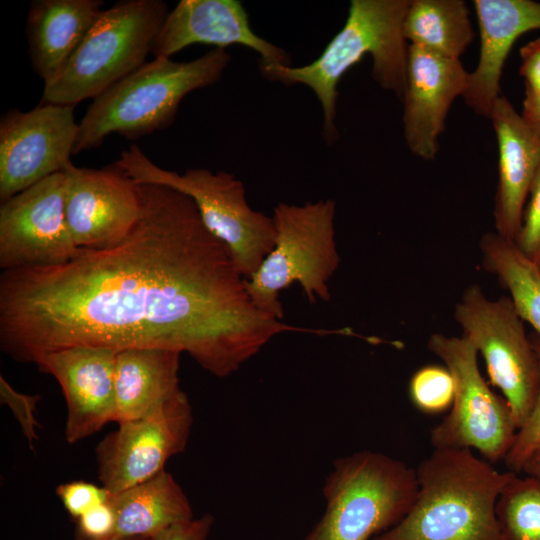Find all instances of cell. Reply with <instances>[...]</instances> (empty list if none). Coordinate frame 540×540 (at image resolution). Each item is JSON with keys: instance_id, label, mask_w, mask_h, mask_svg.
<instances>
[{"instance_id": "6da1fadb", "label": "cell", "mask_w": 540, "mask_h": 540, "mask_svg": "<svg viewBox=\"0 0 540 540\" xmlns=\"http://www.w3.org/2000/svg\"><path fill=\"white\" fill-rule=\"evenodd\" d=\"M138 190V218L119 243L56 266L2 271L4 353L34 363L73 346L167 348L224 378L280 333H313L255 306L191 198L161 185Z\"/></svg>"}, {"instance_id": "7a4b0ae2", "label": "cell", "mask_w": 540, "mask_h": 540, "mask_svg": "<svg viewBox=\"0 0 540 540\" xmlns=\"http://www.w3.org/2000/svg\"><path fill=\"white\" fill-rule=\"evenodd\" d=\"M470 449H434L416 468L418 489L405 517L372 540H503L497 499L513 477Z\"/></svg>"}, {"instance_id": "3957f363", "label": "cell", "mask_w": 540, "mask_h": 540, "mask_svg": "<svg viewBox=\"0 0 540 540\" xmlns=\"http://www.w3.org/2000/svg\"><path fill=\"white\" fill-rule=\"evenodd\" d=\"M409 0H352L344 26L311 63L261 65L262 75L287 85L310 88L323 112V134L334 142L337 86L342 76L369 54L378 85L402 101L406 88L408 46L403 20Z\"/></svg>"}, {"instance_id": "277c9868", "label": "cell", "mask_w": 540, "mask_h": 540, "mask_svg": "<svg viewBox=\"0 0 540 540\" xmlns=\"http://www.w3.org/2000/svg\"><path fill=\"white\" fill-rule=\"evenodd\" d=\"M231 61L224 48L177 62L154 58L93 99L79 122L73 154L99 147L117 133L136 140L174 121L182 99L219 81Z\"/></svg>"}, {"instance_id": "5b68a950", "label": "cell", "mask_w": 540, "mask_h": 540, "mask_svg": "<svg viewBox=\"0 0 540 540\" xmlns=\"http://www.w3.org/2000/svg\"><path fill=\"white\" fill-rule=\"evenodd\" d=\"M418 489L416 469L363 450L336 459L326 477V508L304 540H372L398 524Z\"/></svg>"}, {"instance_id": "8992f818", "label": "cell", "mask_w": 540, "mask_h": 540, "mask_svg": "<svg viewBox=\"0 0 540 540\" xmlns=\"http://www.w3.org/2000/svg\"><path fill=\"white\" fill-rule=\"evenodd\" d=\"M336 205L331 199L279 203L272 215L275 244L246 279V290L263 313L282 320L280 292L297 283L310 303L329 301V281L340 263L335 240Z\"/></svg>"}, {"instance_id": "52a82bcc", "label": "cell", "mask_w": 540, "mask_h": 540, "mask_svg": "<svg viewBox=\"0 0 540 540\" xmlns=\"http://www.w3.org/2000/svg\"><path fill=\"white\" fill-rule=\"evenodd\" d=\"M162 0H122L103 10L57 75L42 103L74 106L96 98L142 66L168 15Z\"/></svg>"}, {"instance_id": "ba28073f", "label": "cell", "mask_w": 540, "mask_h": 540, "mask_svg": "<svg viewBox=\"0 0 540 540\" xmlns=\"http://www.w3.org/2000/svg\"><path fill=\"white\" fill-rule=\"evenodd\" d=\"M114 165L137 184L167 186L191 198L206 228L225 245L246 279L272 250L276 238L272 216L250 207L242 181L233 174L205 168L182 174L166 170L136 144L123 150Z\"/></svg>"}, {"instance_id": "9c48e42d", "label": "cell", "mask_w": 540, "mask_h": 540, "mask_svg": "<svg viewBox=\"0 0 540 540\" xmlns=\"http://www.w3.org/2000/svg\"><path fill=\"white\" fill-rule=\"evenodd\" d=\"M427 347L455 383L448 415L430 432L434 449H475L491 464L504 461L518 429L507 400L483 378L475 345L463 336L433 333Z\"/></svg>"}, {"instance_id": "30bf717a", "label": "cell", "mask_w": 540, "mask_h": 540, "mask_svg": "<svg viewBox=\"0 0 540 540\" xmlns=\"http://www.w3.org/2000/svg\"><path fill=\"white\" fill-rule=\"evenodd\" d=\"M463 337L484 359L490 383L510 405L519 429L528 419L540 387L537 353L510 298H488L479 284L468 285L454 307Z\"/></svg>"}, {"instance_id": "8fae6325", "label": "cell", "mask_w": 540, "mask_h": 540, "mask_svg": "<svg viewBox=\"0 0 540 540\" xmlns=\"http://www.w3.org/2000/svg\"><path fill=\"white\" fill-rule=\"evenodd\" d=\"M79 123L74 106L41 103L11 109L0 121V200L4 202L72 162Z\"/></svg>"}, {"instance_id": "7c38bea8", "label": "cell", "mask_w": 540, "mask_h": 540, "mask_svg": "<svg viewBox=\"0 0 540 540\" xmlns=\"http://www.w3.org/2000/svg\"><path fill=\"white\" fill-rule=\"evenodd\" d=\"M79 249L65 216V174L55 173L0 206V268L50 267Z\"/></svg>"}, {"instance_id": "4fadbf2b", "label": "cell", "mask_w": 540, "mask_h": 540, "mask_svg": "<svg viewBox=\"0 0 540 540\" xmlns=\"http://www.w3.org/2000/svg\"><path fill=\"white\" fill-rule=\"evenodd\" d=\"M192 423L184 392L155 413L119 423L96 447L101 485L116 494L164 471L166 462L186 448Z\"/></svg>"}, {"instance_id": "5bb4252c", "label": "cell", "mask_w": 540, "mask_h": 540, "mask_svg": "<svg viewBox=\"0 0 540 540\" xmlns=\"http://www.w3.org/2000/svg\"><path fill=\"white\" fill-rule=\"evenodd\" d=\"M65 174V216L79 249H104L119 243L140 210L138 184L114 164L103 169L79 168Z\"/></svg>"}, {"instance_id": "9a60e30c", "label": "cell", "mask_w": 540, "mask_h": 540, "mask_svg": "<svg viewBox=\"0 0 540 540\" xmlns=\"http://www.w3.org/2000/svg\"><path fill=\"white\" fill-rule=\"evenodd\" d=\"M117 351L73 346L40 355L35 364L61 386L67 407L65 438L77 443L115 422Z\"/></svg>"}, {"instance_id": "2e32d148", "label": "cell", "mask_w": 540, "mask_h": 540, "mask_svg": "<svg viewBox=\"0 0 540 540\" xmlns=\"http://www.w3.org/2000/svg\"><path fill=\"white\" fill-rule=\"evenodd\" d=\"M468 79L459 59L409 44L403 127L405 141L415 156L425 160L436 157L448 112L466 91Z\"/></svg>"}, {"instance_id": "e0dca14e", "label": "cell", "mask_w": 540, "mask_h": 540, "mask_svg": "<svg viewBox=\"0 0 540 540\" xmlns=\"http://www.w3.org/2000/svg\"><path fill=\"white\" fill-rule=\"evenodd\" d=\"M194 44L255 51L261 65H290L288 54L256 34L238 0H181L168 13L152 48L154 58H171Z\"/></svg>"}, {"instance_id": "ac0fdd59", "label": "cell", "mask_w": 540, "mask_h": 540, "mask_svg": "<svg viewBox=\"0 0 540 540\" xmlns=\"http://www.w3.org/2000/svg\"><path fill=\"white\" fill-rule=\"evenodd\" d=\"M489 119L498 144L495 232L514 241L540 168V125L519 114L503 95L493 104Z\"/></svg>"}, {"instance_id": "d6986e66", "label": "cell", "mask_w": 540, "mask_h": 540, "mask_svg": "<svg viewBox=\"0 0 540 540\" xmlns=\"http://www.w3.org/2000/svg\"><path fill=\"white\" fill-rule=\"evenodd\" d=\"M473 6L480 32V53L462 97L476 115L489 118L501 95L500 79L514 42L522 34L540 29V2L474 0Z\"/></svg>"}, {"instance_id": "ffe728a7", "label": "cell", "mask_w": 540, "mask_h": 540, "mask_svg": "<svg viewBox=\"0 0 540 540\" xmlns=\"http://www.w3.org/2000/svg\"><path fill=\"white\" fill-rule=\"evenodd\" d=\"M102 0H35L26 25L32 67L50 82L103 12Z\"/></svg>"}, {"instance_id": "44dd1931", "label": "cell", "mask_w": 540, "mask_h": 540, "mask_svg": "<svg viewBox=\"0 0 540 540\" xmlns=\"http://www.w3.org/2000/svg\"><path fill=\"white\" fill-rule=\"evenodd\" d=\"M181 354L158 347L130 348L117 353V424L155 413L183 392L178 377Z\"/></svg>"}, {"instance_id": "7402d4cb", "label": "cell", "mask_w": 540, "mask_h": 540, "mask_svg": "<svg viewBox=\"0 0 540 540\" xmlns=\"http://www.w3.org/2000/svg\"><path fill=\"white\" fill-rule=\"evenodd\" d=\"M108 502L116 518L110 539L152 538L176 523L194 518L189 499L166 470L119 493H110Z\"/></svg>"}, {"instance_id": "603a6c76", "label": "cell", "mask_w": 540, "mask_h": 540, "mask_svg": "<svg viewBox=\"0 0 540 540\" xmlns=\"http://www.w3.org/2000/svg\"><path fill=\"white\" fill-rule=\"evenodd\" d=\"M403 35L410 45L459 60L475 38L463 0H409Z\"/></svg>"}, {"instance_id": "cb8c5ba5", "label": "cell", "mask_w": 540, "mask_h": 540, "mask_svg": "<svg viewBox=\"0 0 540 540\" xmlns=\"http://www.w3.org/2000/svg\"><path fill=\"white\" fill-rule=\"evenodd\" d=\"M479 249L483 268L497 277L517 314L540 336V268L513 240L496 232L483 234Z\"/></svg>"}, {"instance_id": "d4e9b609", "label": "cell", "mask_w": 540, "mask_h": 540, "mask_svg": "<svg viewBox=\"0 0 540 540\" xmlns=\"http://www.w3.org/2000/svg\"><path fill=\"white\" fill-rule=\"evenodd\" d=\"M503 540H540V481L514 474L496 503Z\"/></svg>"}, {"instance_id": "484cf974", "label": "cell", "mask_w": 540, "mask_h": 540, "mask_svg": "<svg viewBox=\"0 0 540 540\" xmlns=\"http://www.w3.org/2000/svg\"><path fill=\"white\" fill-rule=\"evenodd\" d=\"M408 392L418 410L436 415L451 408L455 383L445 365L429 364L415 371L409 381Z\"/></svg>"}, {"instance_id": "4316f807", "label": "cell", "mask_w": 540, "mask_h": 540, "mask_svg": "<svg viewBox=\"0 0 540 540\" xmlns=\"http://www.w3.org/2000/svg\"><path fill=\"white\" fill-rule=\"evenodd\" d=\"M537 353L540 368V336L529 335ZM540 448V387L534 407L526 422L517 430L513 445L504 459L507 469L519 474L526 460Z\"/></svg>"}, {"instance_id": "83f0119b", "label": "cell", "mask_w": 540, "mask_h": 540, "mask_svg": "<svg viewBox=\"0 0 540 540\" xmlns=\"http://www.w3.org/2000/svg\"><path fill=\"white\" fill-rule=\"evenodd\" d=\"M514 242L540 268V168L531 186Z\"/></svg>"}, {"instance_id": "f1b7e54d", "label": "cell", "mask_w": 540, "mask_h": 540, "mask_svg": "<svg viewBox=\"0 0 540 540\" xmlns=\"http://www.w3.org/2000/svg\"><path fill=\"white\" fill-rule=\"evenodd\" d=\"M56 494L66 511L77 520L93 507L108 501L110 492L102 485L78 480L61 484Z\"/></svg>"}, {"instance_id": "f546056e", "label": "cell", "mask_w": 540, "mask_h": 540, "mask_svg": "<svg viewBox=\"0 0 540 540\" xmlns=\"http://www.w3.org/2000/svg\"><path fill=\"white\" fill-rule=\"evenodd\" d=\"M0 396L1 402L9 406L21 425L30 446L33 447V442L38 439L37 428L39 424L35 417V411L40 397L16 391L3 376H0Z\"/></svg>"}, {"instance_id": "4dcf8cb0", "label": "cell", "mask_w": 540, "mask_h": 540, "mask_svg": "<svg viewBox=\"0 0 540 540\" xmlns=\"http://www.w3.org/2000/svg\"><path fill=\"white\" fill-rule=\"evenodd\" d=\"M109 499V498H108ZM115 513L107 501L85 512L76 520V540H107L115 528Z\"/></svg>"}, {"instance_id": "1f68e13d", "label": "cell", "mask_w": 540, "mask_h": 540, "mask_svg": "<svg viewBox=\"0 0 540 540\" xmlns=\"http://www.w3.org/2000/svg\"><path fill=\"white\" fill-rule=\"evenodd\" d=\"M214 521V517L206 513L198 518L176 523L153 536L151 540H206Z\"/></svg>"}, {"instance_id": "d6a6232c", "label": "cell", "mask_w": 540, "mask_h": 540, "mask_svg": "<svg viewBox=\"0 0 540 540\" xmlns=\"http://www.w3.org/2000/svg\"><path fill=\"white\" fill-rule=\"evenodd\" d=\"M520 75L525 80V91L540 94V37L520 49Z\"/></svg>"}, {"instance_id": "836d02e7", "label": "cell", "mask_w": 540, "mask_h": 540, "mask_svg": "<svg viewBox=\"0 0 540 540\" xmlns=\"http://www.w3.org/2000/svg\"><path fill=\"white\" fill-rule=\"evenodd\" d=\"M522 115L540 125V94L525 91Z\"/></svg>"}, {"instance_id": "e575fe53", "label": "cell", "mask_w": 540, "mask_h": 540, "mask_svg": "<svg viewBox=\"0 0 540 540\" xmlns=\"http://www.w3.org/2000/svg\"><path fill=\"white\" fill-rule=\"evenodd\" d=\"M522 472L540 481V448L526 460Z\"/></svg>"}, {"instance_id": "d590c367", "label": "cell", "mask_w": 540, "mask_h": 540, "mask_svg": "<svg viewBox=\"0 0 540 540\" xmlns=\"http://www.w3.org/2000/svg\"><path fill=\"white\" fill-rule=\"evenodd\" d=\"M107 540H151V538H147V537H129V538H116V539H107Z\"/></svg>"}]
</instances>
